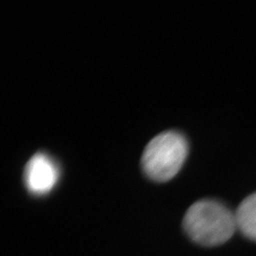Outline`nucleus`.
I'll return each instance as SVG.
<instances>
[{"label": "nucleus", "instance_id": "obj_1", "mask_svg": "<svg viewBox=\"0 0 256 256\" xmlns=\"http://www.w3.org/2000/svg\"><path fill=\"white\" fill-rule=\"evenodd\" d=\"M184 232L196 244L218 246L229 240L237 229L234 213L216 200H198L188 209L182 220Z\"/></svg>", "mask_w": 256, "mask_h": 256}, {"label": "nucleus", "instance_id": "obj_2", "mask_svg": "<svg viewBox=\"0 0 256 256\" xmlns=\"http://www.w3.org/2000/svg\"><path fill=\"white\" fill-rule=\"evenodd\" d=\"M188 154V144L182 134L164 132L145 148L141 160L142 171L152 181H170L181 170Z\"/></svg>", "mask_w": 256, "mask_h": 256}, {"label": "nucleus", "instance_id": "obj_3", "mask_svg": "<svg viewBox=\"0 0 256 256\" xmlns=\"http://www.w3.org/2000/svg\"><path fill=\"white\" fill-rule=\"evenodd\" d=\"M60 178V168L48 154L38 152L25 167L24 180L28 191L35 196L51 192Z\"/></svg>", "mask_w": 256, "mask_h": 256}, {"label": "nucleus", "instance_id": "obj_4", "mask_svg": "<svg viewBox=\"0 0 256 256\" xmlns=\"http://www.w3.org/2000/svg\"><path fill=\"white\" fill-rule=\"evenodd\" d=\"M234 215L237 229L244 236L256 242V192L242 200Z\"/></svg>", "mask_w": 256, "mask_h": 256}]
</instances>
